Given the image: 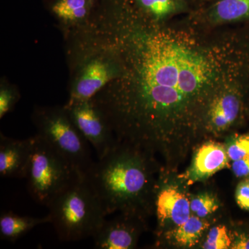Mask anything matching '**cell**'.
<instances>
[{
	"mask_svg": "<svg viewBox=\"0 0 249 249\" xmlns=\"http://www.w3.org/2000/svg\"><path fill=\"white\" fill-rule=\"evenodd\" d=\"M191 14L213 27L249 24V0H210Z\"/></svg>",
	"mask_w": 249,
	"mask_h": 249,
	"instance_id": "12",
	"label": "cell"
},
{
	"mask_svg": "<svg viewBox=\"0 0 249 249\" xmlns=\"http://www.w3.org/2000/svg\"><path fill=\"white\" fill-rule=\"evenodd\" d=\"M160 185L162 186L157 182L154 196L159 227L165 229L170 225L173 229L186 222L191 217V200L177 187Z\"/></svg>",
	"mask_w": 249,
	"mask_h": 249,
	"instance_id": "10",
	"label": "cell"
},
{
	"mask_svg": "<svg viewBox=\"0 0 249 249\" xmlns=\"http://www.w3.org/2000/svg\"><path fill=\"white\" fill-rule=\"evenodd\" d=\"M184 1L191 6L193 11H195L209 2L210 0H184Z\"/></svg>",
	"mask_w": 249,
	"mask_h": 249,
	"instance_id": "24",
	"label": "cell"
},
{
	"mask_svg": "<svg viewBox=\"0 0 249 249\" xmlns=\"http://www.w3.org/2000/svg\"><path fill=\"white\" fill-rule=\"evenodd\" d=\"M31 119L36 134L85 177L94 163L89 142L72 122L65 106H36Z\"/></svg>",
	"mask_w": 249,
	"mask_h": 249,
	"instance_id": "5",
	"label": "cell"
},
{
	"mask_svg": "<svg viewBox=\"0 0 249 249\" xmlns=\"http://www.w3.org/2000/svg\"><path fill=\"white\" fill-rule=\"evenodd\" d=\"M134 6L156 21L167 22L173 18L188 14L193 9L184 0H131Z\"/></svg>",
	"mask_w": 249,
	"mask_h": 249,
	"instance_id": "15",
	"label": "cell"
},
{
	"mask_svg": "<svg viewBox=\"0 0 249 249\" xmlns=\"http://www.w3.org/2000/svg\"><path fill=\"white\" fill-rule=\"evenodd\" d=\"M47 208L51 224L62 242L93 237L107 217L85 177L77 178Z\"/></svg>",
	"mask_w": 249,
	"mask_h": 249,
	"instance_id": "4",
	"label": "cell"
},
{
	"mask_svg": "<svg viewBox=\"0 0 249 249\" xmlns=\"http://www.w3.org/2000/svg\"><path fill=\"white\" fill-rule=\"evenodd\" d=\"M88 22L119 69L93 102L118 142L175 170L209 139L218 93L249 74V24L213 27L191 13L156 22L131 0H99Z\"/></svg>",
	"mask_w": 249,
	"mask_h": 249,
	"instance_id": "1",
	"label": "cell"
},
{
	"mask_svg": "<svg viewBox=\"0 0 249 249\" xmlns=\"http://www.w3.org/2000/svg\"><path fill=\"white\" fill-rule=\"evenodd\" d=\"M210 225L207 219L192 214L186 222L167 231L164 233L165 239L174 245L192 248L199 243Z\"/></svg>",
	"mask_w": 249,
	"mask_h": 249,
	"instance_id": "17",
	"label": "cell"
},
{
	"mask_svg": "<svg viewBox=\"0 0 249 249\" xmlns=\"http://www.w3.org/2000/svg\"><path fill=\"white\" fill-rule=\"evenodd\" d=\"M194 152L191 166L179 176L187 185L204 181L219 170L231 168L226 145L220 142H202Z\"/></svg>",
	"mask_w": 249,
	"mask_h": 249,
	"instance_id": "11",
	"label": "cell"
},
{
	"mask_svg": "<svg viewBox=\"0 0 249 249\" xmlns=\"http://www.w3.org/2000/svg\"><path fill=\"white\" fill-rule=\"evenodd\" d=\"M80 176L61 155L37 134L33 137L32 149L26 172L31 197L48 207L59 194Z\"/></svg>",
	"mask_w": 249,
	"mask_h": 249,
	"instance_id": "6",
	"label": "cell"
},
{
	"mask_svg": "<svg viewBox=\"0 0 249 249\" xmlns=\"http://www.w3.org/2000/svg\"><path fill=\"white\" fill-rule=\"evenodd\" d=\"M228 140L226 147L231 161L249 157V132L232 134Z\"/></svg>",
	"mask_w": 249,
	"mask_h": 249,
	"instance_id": "20",
	"label": "cell"
},
{
	"mask_svg": "<svg viewBox=\"0 0 249 249\" xmlns=\"http://www.w3.org/2000/svg\"><path fill=\"white\" fill-rule=\"evenodd\" d=\"M160 163L152 155L118 142L94 161L85 178L106 216L116 212L145 215L152 208Z\"/></svg>",
	"mask_w": 249,
	"mask_h": 249,
	"instance_id": "2",
	"label": "cell"
},
{
	"mask_svg": "<svg viewBox=\"0 0 249 249\" xmlns=\"http://www.w3.org/2000/svg\"><path fill=\"white\" fill-rule=\"evenodd\" d=\"M49 214L44 217L21 216L11 211L0 216V237L1 240L14 242L37 226L51 224Z\"/></svg>",
	"mask_w": 249,
	"mask_h": 249,
	"instance_id": "16",
	"label": "cell"
},
{
	"mask_svg": "<svg viewBox=\"0 0 249 249\" xmlns=\"http://www.w3.org/2000/svg\"><path fill=\"white\" fill-rule=\"evenodd\" d=\"M63 37L70 71L68 101L91 99L117 76L115 57L88 22Z\"/></svg>",
	"mask_w": 249,
	"mask_h": 249,
	"instance_id": "3",
	"label": "cell"
},
{
	"mask_svg": "<svg viewBox=\"0 0 249 249\" xmlns=\"http://www.w3.org/2000/svg\"><path fill=\"white\" fill-rule=\"evenodd\" d=\"M64 106L72 122L96 150L98 160L116 146L114 132L92 98L68 101Z\"/></svg>",
	"mask_w": 249,
	"mask_h": 249,
	"instance_id": "8",
	"label": "cell"
},
{
	"mask_svg": "<svg viewBox=\"0 0 249 249\" xmlns=\"http://www.w3.org/2000/svg\"><path fill=\"white\" fill-rule=\"evenodd\" d=\"M33 137L16 139L0 134V176L1 178H25L32 149Z\"/></svg>",
	"mask_w": 249,
	"mask_h": 249,
	"instance_id": "14",
	"label": "cell"
},
{
	"mask_svg": "<svg viewBox=\"0 0 249 249\" xmlns=\"http://www.w3.org/2000/svg\"><path fill=\"white\" fill-rule=\"evenodd\" d=\"M231 168L236 178H243L249 177V157L232 161Z\"/></svg>",
	"mask_w": 249,
	"mask_h": 249,
	"instance_id": "23",
	"label": "cell"
},
{
	"mask_svg": "<svg viewBox=\"0 0 249 249\" xmlns=\"http://www.w3.org/2000/svg\"><path fill=\"white\" fill-rule=\"evenodd\" d=\"M114 219H106L99 230L93 236L94 248L129 249L136 247L143 229L144 216L120 213Z\"/></svg>",
	"mask_w": 249,
	"mask_h": 249,
	"instance_id": "9",
	"label": "cell"
},
{
	"mask_svg": "<svg viewBox=\"0 0 249 249\" xmlns=\"http://www.w3.org/2000/svg\"><path fill=\"white\" fill-rule=\"evenodd\" d=\"M219 207L217 198L209 193L196 195L191 199L192 214L200 218L207 217L215 212Z\"/></svg>",
	"mask_w": 249,
	"mask_h": 249,
	"instance_id": "19",
	"label": "cell"
},
{
	"mask_svg": "<svg viewBox=\"0 0 249 249\" xmlns=\"http://www.w3.org/2000/svg\"><path fill=\"white\" fill-rule=\"evenodd\" d=\"M99 0H45V6L65 36L88 22Z\"/></svg>",
	"mask_w": 249,
	"mask_h": 249,
	"instance_id": "13",
	"label": "cell"
},
{
	"mask_svg": "<svg viewBox=\"0 0 249 249\" xmlns=\"http://www.w3.org/2000/svg\"><path fill=\"white\" fill-rule=\"evenodd\" d=\"M232 239L225 226L219 225L210 229L202 245L205 249H227L231 247Z\"/></svg>",
	"mask_w": 249,
	"mask_h": 249,
	"instance_id": "21",
	"label": "cell"
},
{
	"mask_svg": "<svg viewBox=\"0 0 249 249\" xmlns=\"http://www.w3.org/2000/svg\"><path fill=\"white\" fill-rule=\"evenodd\" d=\"M249 119V73L228 83L214 100L206 131L210 137H219L235 130Z\"/></svg>",
	"mask_w": 249,
	"mask_h": 249,
	"instance_id": "7",
	"label": "cell"
},
{
	"mask_svg": "<svg viewBox=\"0 0 249 249\" xmlns=\"http://www.w3.org/2000/svg\"><path fill=\"white\" fill-rule=\"evenodd\" d=\"M235 199L240 209L249 211V177L242 178L237 184Z\"/></svg>",
	"mask_w": 249,
	"mask_h": 249,
	"instance_id": "22",
	"label": "cell"
},
{
	"mask_svg": "<svg viewBox=\"0 0 249 249\" xmlns=\"http://www.w3.org/2000/svg\"><path fill=\"white\" fill-rule=\"evenodd\" d=\"M20 99V93L16 85L6 78L0 81V119L11 112Z\"/></svg>",
	"mask_w": 249,
	"mask_h": 249,
	"instance_id": "18",
	"label": "cell"
}]
</instances>
